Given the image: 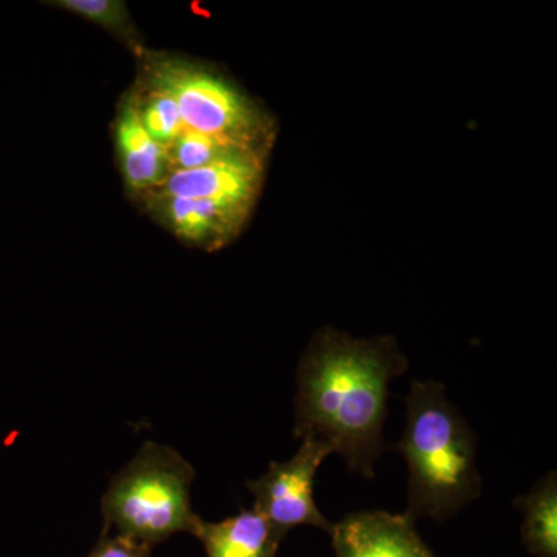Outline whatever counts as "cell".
<instances>
[{
  "label": "cell",
  "mask_w": 557,
  "mask_h": 557,
  "mask_svg": "<svg viewBox=\"0 0 557 557\" xmlns=\"http://www.w3.org/2000/svg\"><path fill=\"white\" fill-rule=\"evenodd\" d=\"M392 339L361 341L319 333L298 370L295 437L311 438L373 478L383 446L388 383L406 372Z\"/></svg>",
  "instance_id": "6da1fadb"
},
{
  "label": "cell",
  "mask_w": 557,
  "mask_h": 557,
  "mask_svg": "<svg viewBox=\"0 0 557 557\" xmlns=\"http://www.w3.org/2000/svg\"><path fill=\"white\" fill-rule=\"evenodd\" d=\"M399 453L409 467V509L413 520H445L480 494L475 438L467 421L435 381H416Z\"/></svg>",
  "instance_id": "7a4b0ae2"
},
{
  "label": "cell",
  "mask_w": 557,
  "mask_h": 557,
  "mask_svg": "<svg viewBox=\"0 0 557 557\" xmlns=\"http://www.w3.org/2000/svg\"><path fill=\"white\" fill-rule=\"evenodd\" d=\"M193 465L177 450L148 442L110 482L101 498L104 531L152 548L177 533L194 534Z\"/></svg>",
  "instance_id": "3957f363"
},
{
  "label": "cell",
  "mask_w": 557,
  "mask_h": 557,
  "mask_svg": "<svg viewBox=\"0 0 557 557\" xmlns=\"http://www.w3.org/2000/svg\"><path fill=\"white\" fill-rule=\"evenodd\" d=\"M139 62V79L170 95L178 106L186 129L270 153L274 141L273 121L214 69L150 50Z\"/></svg>",
  "instance_id": "277c9868"
},
{
  "label": "cell",
  "mask_w": 557,
  "mask_h": 557,
  "mask_svg": "<svg viewBox=\"0 0 557 557\" xmlns=\"http://www.w3.org/2000/svg\"><path fill=\"white\" fill-rule=\"evenodd\" d=\"M332 450L317 440L304 438L295 457L284 463H271L267 474L248 482L255 496V509L281 536L299 525L332 531L330 522L313 497L314 479L322 461Z\"/></svg>",
  "instance_id": "5b68a950"
},
{
  "label": "cell",
  "mask_w": 557,
  "mask_h": 557,
  "mask_svg": "<svg viewBox=\"0 0 557 557\" xmlns=\"http://www.w3.org/2000/svg\"><path fill=\"white\" fill-rule=\"evenodd\" d=\"M146 212L183 244L218 251L239 236L252 208L249 205L150 193L138 200Z\"/></svg>",
  "instance_id": "8992f818"
},
{
  "label": "cell",
  "mask_w": 557,
  "mask_h": 557,
  "mask_svg": "<svg viewBox=\"0 0 557 557\" xmlns=\"http://www.w3.org/2000/svg\"><path fill=\"white\" fill-rule=\"evenodd\" d=\"M333 548L338 557H434L408 515L386 511L348 515L333 523Z\"/></svg>",
  "instance_id": "52a82bcc"
},
{
  "label": "cell",
  "mask_w": 557,
  "mask_h": 557,
  "mask_svg": "<svg viewBox=\"0 0 557 557\" xmlns=\"http://www.w3.org/2000/svg\"><path fill=\"white\" fill-rule=\"evenodd\" d=\"M267 159L269 157L248 156L219 161L197 170L174 171L170 178L152 193L255 207L262 188Z\"/></svg>",
  "instance_id": "ba28073f"
},
{
  "label": "cell",
  "mask_w": 557,
  "mask_h": 557,
  "mask_svg": "<svg viewBox=\"0 0 557 557\" xmlns=\"http://www.w3.org/2000/svg\"><path fill=\"white\" fill-rule=\"evenodd\" d=\"M113 134L121 177L135 200L159 189L170 178L168 149L150 137L127 94L120 102Z\"/></svg>",
  "instance_id": "9c48e42d"
},
{
  "label": "cell",
  "mask_w": 557,
  "mask_h": 557,
  "mask_svg": "<svg viewBox=\"0 0 557 557\" xmlns=\"http://www.w3.org/2000/svg\"><path fill=\"white\" fill-rule=\"evenodd\" d=\"M194 536L207 557H277L282 537L255 509L211 523L199 520Z\"/></svg>",
  "instance_id": "30bf717a"
},
{
  "label": "cell",
  "mask_w": 557,
  "mask_h": 557,
  "mask_svg": "<svg viewBox=\"0 0 557 557\" xmlns=\"http://www.w3.org/2000/svg\"><path fill=\"white\" fill-rule=\"evenodd\" d=\"M525 512L523 520V544L531 555L557 557V486L556 474L547 478L531 490L528 496L516 502Z\"/></svg>",
  "instance_id": "8fae6325"
},
{
  "label": "cell",
  "mask_w": 557,
  "mask_h": 557,
  "mask_svg": "<svg viewBox=\"0 0 557 557\" xmlns=\"http://www.w3.org/2000/svg\"><path fill=\"white\" fill-rule=\"evenodd\" d=\"M46 5L69 11L75 16L98 25L102 30L112 33L116 39L126 44L132 53L141 60L146 49L141 36L134 20H132L129 7L123 0H51Z\"/></svg>",
  "instance_id": "7c38bea8"
},
{
  "label": "cell",
  "mask_w": 557,
  "mask_h": 557,
  "mask_svg": "<svg viewBox=\"0 0 557 557\" xmlns=\"http://www.w3.org/2000/svg\"><path fill=\"white\" fill-rule=\"evenodd\" d=\"M172 172L197 170L219 161L240 159L248 156H265L269 153L258 152L226 141L200 132L185 129L175 138L171 146H168Z\"/></svg>",
  "instance_id": "4fadbf2b"
},
{
  "label": "cell",
  "mask_w": 557,
  "mask_h": 557,
  "mask_svg": "<svg viewBox=\"0 0 557 557\" xmlns=\"http://www.w3.org/2000/svg\"><path fill=\"white\" fill-rule=\"evenodd\" d=\"M127 95H129L132 104L137 110L139 121L145 129L164 148L171 146L175 138L186 129L178 106L164 91L138 79L134 89L127 91Z\"/></svg>",
  "instance_id": "5bb4252c"
},
{
  "label": "cell",
  "mask_w": 557,
  "mask_h": 557,
  "mask_svg": "<svg viewBox=\"0 0 557 557\" xmlns=\"http://www.w3.org/2000/svg\"><path fill=\"white\" fill-rule=\"evenodd\" d=\"M150 549L119 534L102 533L87 557H150Z\"/></svg>",
  "instance_id": "9a60e30c"
}]
</instances>
